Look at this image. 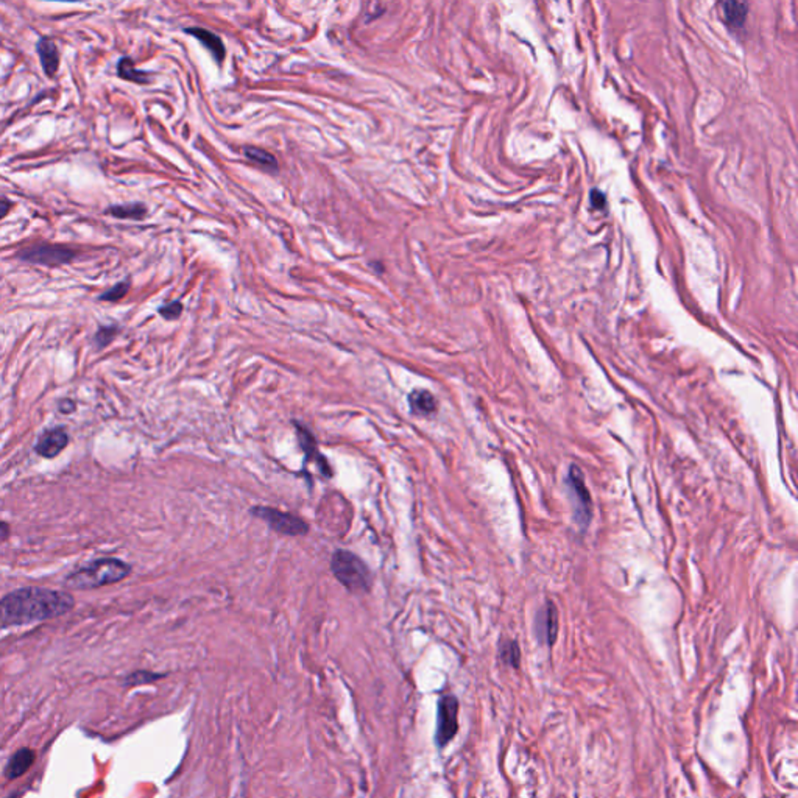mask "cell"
I'll use <instances>...</instances> for the list:
<instances>
[{"mask_svg": "<svg viewBox=\"0 0 798 798\" xmlns=\"http://www.w3.org/2000/svg\"><path fill=\"white\" fill-rule=\"evenodd\" d=\"M189 35H193V38H197L198 41L203 44L209 52L212 53L214 58L217 61H223L225 58V45L222 43V39L214 35L212 31H209L206 28H200V27H193V28H188L186 30Z\"/></svg>", "mask_w": 798, "mask_h": 798, "instance_id": "cell-14", "label": "cell"}, {"mask_svg": "<svg viewBox=\"0 0 798 798\" xmlns=\"http://www.w3.org/2000/svg\"><path fill=\"white\" fill-rule=\"evenodd\" d=\"M11 207H13V203L10 200L5 198V197H0V219L6 217V214L10 212Z\"/></svg>", "mask_w": 798, "mask_h": 798, "instance_id": "cell-24", "label": "cell"}, {"mask_svg": "<svg viewBox=\"0 0 798 798\" xmlns=\"http://www.w3.org/2000/svg\"><path fill=\"white\" fill-rule=\"evenodd\" d=\"M244 155L249 159L253 161L254 164L261 166L264 168H270V171H276L278 168V161L276 158L271 155V153L261 150V149H256V147H245L244 149Z\"/></svg>", "mask_w": 798, "mask_h": 798, "instance_id": "cell-17", "label": "cell"}, {"mask_svg": "<svg viewBox=\"0 0 798 798\" xmlns=\"http://www.w3.org/2000/svg\"><path fill=\"white\" fill-rule=\"evenodd\" d=\"M330 569L338 582L351 593H367L372 586V572L350 551H337L330 560Z\"/></svg>", "mask_w": 798, "mask_h": 798, "instance_id": "cell-3", "label": "cell"}, {"mask_svg": "<svg viewBox=\"0 0 798 798\" xmlns=\"http://www.w3.org/2000/svg\"><path fill=\"white\" fill-rule=\"evenodd\" d=\"M559 633V615L552 602H547L537 616V635L547 646H552Z\"/></svg>", "mask_w": 798, "mask_h": 798, "instance_id": "cell-9", "label": "cell"}, {"mask_svg": "<svg viewBox=\"0 0 798 798\" xmlns=\"http://www.w3.org/2000/svg\"><path fill=\"white\" fill-rule=\"evenodd\" d=\"M591 198H593V205L595 207H603V205H605V197H603L599 190H594L591 193Z\"/></svg>", "mask_w": 798, "mask_h": 798, "instance_id": "cell-27", "label": "cell"}, {"mask_svg": "<svg viewBox=\"0 0 798 798\" xmlns=\"http://www.w3.org/2000/svg\"><path fill=\"white\" fill-rule=\"evenodd\" d=\"M163 674H155V672H149V671H138V672H133L131 675H128L125 679V684L126 686H141V684H149L156 681L159 679H163Z\"/></svg>", "mask_w": 798, "mask_h": 798, "instance_id": "cell-21", "label": "cell"}, {"mask_svg": "<svg viewBox=\"0 0 798 798\" xmlns=\"http://www.w3.org/2000/svg\"><path fill=\"white\" fill-rule=\"evenodd\" d=\"M107 214L116 217V219H128V220H142L147 215V207L142 203H126V205H114L107 209Z\"/></svg>", "mask_w": 798, "mask_h": 798, "instance_id": "cell-15", "label": "cell"}, {"mask_svg": "<svg viewBox=\"0 0 798 798\" xmlns=\"http://www.w3.org/2000/svg\"><path fill=\"white\" fill-rule=\"evenodd\" d=\"M458 731V700L455 696H443L437 705V731L435 743L446 747Z\"/></svg>", "mask_w": 798, "mask_h": 798, "instance_id": "cell-6", "label": "cell"}, {"mask_svg": "<svg viewBox=\"0 0 798 798\" xmlns=\"http://www.w3.org/2000/svg\"><path fill=\"white\" fill-rule=\"evenodd\" d=\"M409 404L412 412L420 416H429L437 410V399L429 390H414L409 394Z\"/></svg>", "mask_w": 798, "mask_h": 798, "instance_id": "cell-13", "label": "cell"}, {"mask_svg": "<svg viewBox=\"0 0 798 798\" xmlns=\"http://www.w3.org/2000/svg\"><path fill=\"white\" fill-rule=\"evenodd\" d=\"M183 312V304L180 301H172L163 308H159V313L163 316L166 320H176Z\"/></svg>", "mask_w": 798, "mask_h": 798, "instance_id": "cell-23", "label": "cell"}, {"mask_svg": "<svg viewBox=\"0 0 798 798\" xmlns=\"http://www.w3.org/2000/svg\"><path fill=\"white\" fill-rule=\"evenodd\" d=\"M36 50L41 60V66L47 77H55L56 70L60 68V52L55 43L48 38H41L36 44Z\"/></svg>", "mask_w": 798, "mask_h": 798, "instance_id": "cell-11", "label": "cell"}, {"mask_svg": "<svg viewBox=\"0 0 798 798\" xmlns=\"http://www.w3.org/2000/svg\"><path fill=\"white\" fill-rule=\"evenodd\" d=\"M35 752L30 748H19L5 765V777L8 780H18L26 775L31 765L35 764Z\"/></svg>", "mask_w": 798, "mask_h": 798, "instance_id": "cell-10", "label": "cell"}, {"mask_svg": "<svg viewBox=\"0 0 798 798\" xmlns=\"http://www.w3.org/2000/svg\"><path fill=\"white\" fill-rule=\"evenodd\" d=\"M117 74H119L120 78L126 80V82H133V83H138V85H145V83L150 82L147 72H142L139 69H136L133 60L128 58V56H124V58L119 60Z\"/></svg>", "mask_w": 798, "mask_h": 798, "instance_id": "cell-16", "label": "cell"}, {"mask_svg": "<svg viewBox=\"0 0 798 798\" xmlns=\"http://www.w3.org/2000/svg\"><path fill=\"white\" fill-rule=\"evenodd\" d=\"M722 8H723L725 19H727L728 23H731V26H736V27L743 26L745 18H747V5L745 4L725 2L722 5Z\"/></svg>", "mask_w": 798, "mask_h": 798, "instance_id": "cell-18", "label": "cell"}, {"mask_svg": "<svg viewBox=\"0 0 798 798\" xmlns=\"http://www.w3.org/2000/svg\"><path fill=\"white\" fill-rule=\"evenodd\" d=\"M119 333V326L116 325H108V326H100L99 330H97L95 335H94V343L99 350L107 348V346L114 340V337Z\"/></svg>", "mask_w": 798, "mask_h": 798, "instance_id": "cell-20", "label": "cell"}, {"mask_svg": "<svg viewBox=\"0 0 798 798\" xmlns=\"http://www.w3.org/2000/svg\"><path fill=\"white\" fill-rule=\"evenodd\" d=\"M499 658L504 664L518 667L521 661V650L519 646L514 641H505L499 647Z\"/></svg>", "mask_w": 798, "mask_h": 798, "instance_id": "cell-19", "label": "cell"}, {"mask_svg": "<svg viewBox=\"0 0 798 798\" xmlns=\"http://www.w3.org/2000/svg\"><path fill=\"white\" fill-rule=\"evenodd\" d=\"M11 537V529L5 521H0V543L6 541Z\"/></svg>", "mask_w": 798, "mask_h": 798, "instance_id": "cell-26", "label": "cell"}, {"mask_svg": "<svg viewBox=\"0 0 798 798\" xmlns=\"http://www.w3.org/2000/svg\"><path fill=\"white\" fill-rule=\"evenodd\" d=\"M568 487L574 502V518L582 527H586L591 519V496L585 485V478L577 465H572L568 474Z\"/></svg>", "mask_w": 798, "mask_h": 798, "instance_id": "cell-7", "label": "cell"}, {"mask_svg": "<svg viewBox=\"0 0 798 798\" xmlns=\"http://www.w3.org/2000/svg\"><path fill=\"white\" fill-rule=\"evenodd\" d=\"M75 407H77L75 402L72 399H63L60 402V410L63 414H72L75 410Z\"/></svg>", "mask_w": 798, "mask_h": 798, "instance_id": "cell-25", "label": "cell"}, {"mask_svg": "<svg viewBox=\"0 0 798 798\" xmlns=\"http://www.w3.org/2000/svg\"><path fill=\"white\" fill-rule=\"evenodd\" d=\"M128 290H130V281H122L116 284L114 287L108 289L107 292H103L99 300L100 301H109V303H117L122 300V298L128 293Z\"/></svg>", "mask_w": 798, "mask_h": 798, "instance_id": "cell-22", "label": "cell"}, {"mask_svg": "<svg viewBox=\"0 0 798 798\" xmlns=\"http://www.w3.org/2000/svg\"><path fill=\"white\" fill-rule=\"evenodd\" d=\"M295 426L298 427V438H300L301 448L304 449V453H306V455H308L309 460H313L316 463H318L320 470L323 471L325 475H328V478H329V475H333V471L329 470L325 457L318 453L317 443H316V438L312 437V433L308 429H306V427L300 426L298 423H295Z\"/></svg>", "mask_w": 798, "mask_h": 798, "instance_id": "cell-12", "label": "cell"}, {"mask_svg": "<svg viewBox=\"0 0 798 798\" xmlns=\"http://www.w3.org/2000/svg\"><path fill=\"white\" fill-rule=\"evenodd\" d=\"M19 259L30 262V264H39L47 265V267H53V265L68 264L72 259H75L77 253L74 249L66 245H56V244H35L19 249V253L16 254Z\"/></svg>", "mask_w": 798, "mask_h": 798, "instance_id": "cell-4", "label": "cell"}, {"mask_svg": "<svg viewBox=\"0 0 798 798\" xmlns=\"http://www.w3.org/2000/svg\"><path fill=\"white\" fill-rule=\"evenodd\" d=\"M75 600L69 593L48 588L27 586L0 599V625H27L60 618L74 610Z\"/></svg>", "mask_w": 798, "mask_h": 798, "instance_id": "cell-1", "label": "cell"}, {"mask_svg": "<svg viewBox=\"0 0 798 798\" xmlns=\"http://www.w3.org/2000/svg\"><path fill=\"white\" fill-rule=\"evenodd\" d=\"M69 443V435L63 429V427H53V429L45 431L41 437L38 438L35 451L38 455L44 458H55L58 457L64 449H66Z\"/></svg>", "mask_w": 798, "mask_h": 798, "instance_id": "cell-8", "label": "cell"}, {"mask_svg": "<svg viewBox=\"0 0 798 798\" xmlns=\"http://www.w3.org/2000/svg\"><path fill=\"white\" fill-rule=\"evenodd\" d=\"M252 513L256 518H261L262 521L267 522L270 529L278 532L281 535L300 537L308 534L309 530L308 522H304L301 518L295 517L292 513L271 509V507H254Z\"/></svg>", "mask_w": 798, "mask_h": 798, "instance_id": "cell-5", "label": "cell"}, {"mask_svg": "<svg viewBox=\"0 0 798 798\" xmlns=\"http://www.w3.org/2000/svg\"><path fill=\"white\" fill-rule=\"evenodd\" d=\"M131 574V566L119 559H99L86 564L85 568L78 569L66 578V588L75 591L95 590L112 583H119L120 580L126 578Z\"/></svg>", "mask_w": 798, "mask_h": 798, "instance_id": "cell-2", "label": "cell"}]
</instances>
